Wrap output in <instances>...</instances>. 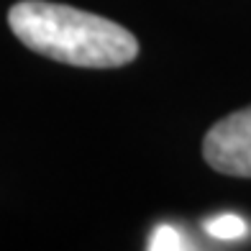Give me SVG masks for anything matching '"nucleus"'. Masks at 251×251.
Segmentation results:
<instances>
[{
	"label": "nucleus",
	"mask_w": 251,
	"mask_h": 251,
	"mask_svg": "<svg viewBox=\"0 0 251 251\" xmlns=\"http://www.w3.org/2000/svg\"><path fill=\"white\" fill-rule=\"evenodd\" d=\"M8 24L31 51L64 64L113 70L139 56V41L131 31L72 5L21 0L8 10Z\"/></svg>",
	"instance_id": "obj_1"
},
{
	"label": "nucleus",
	"mask_w": 251,
	"mask_h": 251,
	"mask_svg": "<svg viewBox=\"0 0 251 251\" xmlns=\"http://www.w3.org/2000/svg\"><path fill=\"white\" fill-rule=\"evenodd\" d=\"M149 249L151 251H177V249H187V244H185V236L175 226H156L149 238Z\"/></svg>",
	"instance_id": "obj_4"
},
{
	"label": "nucleus",
	"mask_w": 251,
	"mask_h": 251,
	"mask_svg": "<svg viewBox=\"0 0 251 251\" xmlns=\"http://www.w3.org/2000/svg\"><path fill=\"white\" fill-rule=\"evenodd\" d=\"M205 231L213 238H221V241H236V238H244L249 233V226L244 218L238 215H218V218H210L205 223Z\"/></svg>",
	"instance_id": "obj_3"
},
{
	"label": "nucleus",
	"mask_w": 251,
	"mask_h": 251,
	"mask_svg": "<svg viewBox=\"0 0 251 251\" xmlns=\"http://www.w3.org/2000/svg\"><path fill=\"white\" fill-rule=\"evenodd\" d=\"M202 156L215 172L251 179V105L221 118L205 133Z\"/></svg>",
	"instance_id": "obj_2"
}]
</instances>
